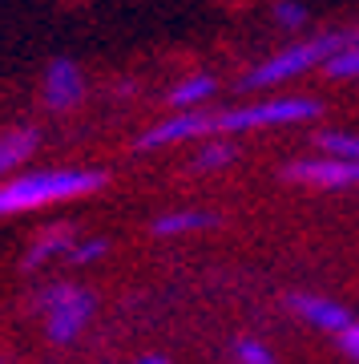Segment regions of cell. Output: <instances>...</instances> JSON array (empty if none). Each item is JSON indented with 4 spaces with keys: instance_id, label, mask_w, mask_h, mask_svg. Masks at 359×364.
<instances>
[{
    "instance_id": "cell-1",
    "label": "cell",
    "mask_w": 359,
    "mask_h": 364,
    "mask_svg": "<svg viewBox=\"0 0 359 364\" xmlns=\"http://www.w3.org/2000/svg\"><path fill=\"white\" fill-rule=\"evenodd\" d=\"M109 170L101 166H69V170H33V174H16V178L0 182V219L9 215H28L40 207H57V203H73V198L101 195Z\"/></svg>"
},
{
    "instance_id": "cell-2",
    "label": "cell",
    "mask_w": 359,
    "mask_h": 364,
    "mask_svg": "<svg viewBox=\"0 0 359 364\" xmlns=\"http://www.w3.org/2000/svg\"><path fill=\"white\" fill-rule=\"evenodd\" d=\"M355 41H359V28H327V33H315V37L299 41V45H287V49H279L275 57L258 61L255 69H246L243 77H238V90L243 93H267V90H275V85H287V81L303 77L311 69H323L335 53L347 49V45H355Z\"/></svg>"
},
{
    "instance_id": "cell-3",
    "label": "cell",
    "mask_w": 359,
    "mask_h": 364,
    "mask_svg": "<svg viewBox=\"0 0 359 364\" xmlns=\"http://www.w3.org/2000/svg\"><path fill=\"white\" fill-rule=\"evenodd\" d=\"M323 114L319 97H263V102H246L234 109L206 114V130L210 134H250V130H275V126H303Z\"/></svg>"
},
{
    "instance_id": "cell-4",
    "label": "cell",
    "mask_w": 359,
    "mask_h": 364,
    "mask_svg": "<svg viewBox=\"0 0 359 364\" xmlns=\"http://www.w3.org/2000/svg\"><path fill=\"white\" fill-rule=\"evenodd\" d=\"M37 312L45 316L49 344H77V336L97 312V299L81 284H49L37 296Z\"/></svg>"
},
{
    "instance_id": "cell-5",
    "label": "cell",
    "mask_w": 359,
    "mask_h": 364,
    "mask_svg": "<svg viewBox=\"0 0 359 364\" xmlns=\"http://www.w3.org/2000/svg\"><path fill=\"white\" fill-rule=\"evenodd\" d=\"M40 97L53 114H69L77 109L81 97H85V77H81V65L69 61V57H53L45 65V77H40Z\"/></svg>"
},
{
    "instance_id": "cell-6",
    "label": "cell",
    "mask_w": 359,
    "mask_h": 364,
    "mask_svg": "<svg viewBox=\"0 0 359 364\" xmlns=\"http://www.w3.org/2000/svg\"><path fill=\"white\" fill-rule=\"evenodd\" d=\"M287 308L303 320V324L319 328V332H339L343 324H351V312H347L343 304H335L327 296H311V291H295V296L287 299Z\"/></svg>"
},
{
    "instance_id": "cell-7",
    "label": "cell",
    "mask_w": 359,
    "mask_h": 364,
    "mask_svg": "<svg viewBox=\"0 0 359 364\" xmlns=\"http://www.w3.org/2000/svg\"><path fill=\"white\" fill-rule=\"evenodd\" d=\"M69 247H73V231H69L65 223L45 227V231L28 243L21 267H25V272H37V267H45V263H53V259H65V255H69Z\"/></svg>"
},
{
    "instance_id": "cell-8",
    "label": "cell",
    "mask_w": 359,
    "mask_h": 364,
    "mask_svg": "<svg viewBox=\"0 0 359 364\" xmlns=\"http://www.w3.org/2000/svg\"><path fill=\"white\" fill-rule=\"evenodd\" d=\"M37 146H40L37 126H13L9 134H0V178L13 174L21 162H28V158L37 154Z\"/></svg>"
},
{
    "instance_id": "cell-9",
    "label": "cell",
    "mask_w": 359,
    "mask_h": 364,
    "mask_svg": "<svg viewBox=\"0 0 359 364\" xmlns=\"http://www.w3.org/2000/svg\"><path fill=\"white\" fill-rule=\"evenodd\" d=\"M214 93H219V81L210 77V73H190L178 85H170L166 105H174V109H194V105H206Z\"/></svg>"
},
{
    "instance_id": "cell-10",
    "label": "cell",
    "mask_w": 359,
    "mask_h": 364,
    "mask_svg": "<svg viewBox=\"0 0 359 364\" xmlns=\"http://www.w3.org/2000/svg\"><path fill=\"white\" fill-rule=\"evenodd\" d=\"M202 150L194 154L190 166L198 170V174H214V170H226L238 162V146L231 142V134H210V138H202Z\"/></svg>"
},
{
    "instance_id": "cell-11",
    "label": "cell",
    "mask_w": 359,
    "mask_h": 364,
    "mask_svg": "<svg viewBox=\"0 0 359 364\" xmlns=\"http://www.w3.org/2000/svg\"><path fill=\"white\" fill-rule=\"evenodd\" d=\"M214 223H219V215H210V210H170V215H158L150 231H154L158 239H174V235L206 231V227H214Z\"/></svg>"
},
{
    "instance_id": "cell-12",
    "label": "cell",
    "mask_w": 359,
    "mask_h": 364,
    "mask_svg": "<svg viewBox=\"0 0 359 364\" xmlns=\"http://www.w3.org/2000/svg\"><path fill=\"white\" fill-rule=\"evenodd\" d=\"M323 73H327L331 81H355V77H359V41L335 53L331 61L323 65Z\"/></svg>"
},
{
    "instance_id": "cell-13",
    "label": "cell",
    "mask_w": 359,
    "mask_h": 364,
    "mask_svg": "<svg viewBox=\"0 0 359 364\" xmlns=\"http://www.w3.org/2000/svg\"><path fill=\"white\" fill-rule=\"evenodd\" d=\"M270 21H275L282 33H295V28L307 25V9H303V0H275V4H270Z\"/></svg>"
},
{
    "instance_id": "cell-14",
    "label": "cell",
    "mask_w": 359,
    "mask_h": 364,
    "mask_svg": "<svg viewBox=\"0 0 359 364\" xmlns=\"http://www.w3.org/2000/svg\"><path fill=\"white\" fill-rule=\"evenodd\" d=\"M109 251V239H101V235H93V239H73V247H69V255L65 259L73 263V267H89V263H97Z\"/></svg>"
},
{
    "instance_id": "cell-15",
    "label": "cell",
    "mask_w": 359,
    "mask_h": 364,
    "mask_svg": "<svg viewBox=\"0 0 359 364\" xmlns=\"http://www.w3.org/2000/svg\"><path fill=\"white\" fill-rule=\"evenodd\" d=\"M319 150L323 154H335V158H351V162H359V134H343V130H327L319 134Z\"/></svg>"
},
{
    "instance_id": "cell-16",
    "label": "cell",
    "mask_w": 359,
    "mask_h": 364,
    "mask_svg": "<svg viewBox=\"0 0 359 364\" xmlns=\"http://www.w3.org/2000/svg\"><path fill=\"white\" fill-rule=\"evenodd\" d=\"M231 352H234V364H275V352L255 336H238L231 344Z\"/></svg>"
},
{
    "instance_id": "cell-17",
    "label": "cell",
    "mask_w": 359,
    "mask_h": 364,
    "mask_svg": "<svg viewBox=\"0 0 359 364\" xmlns=\"http://www.w3.org/2000/svg\"><path fill=\"white\" fill-rule=\"evenodd\" d=\"M335 344H339V352H343L347 360H359V320L355 316H351V324H343L335 332Z\"/></svg>"
},
{
    "instance_id": "cell-18",
    "label": "cell",
    "mask_w": 359,
    "mask_h": 364,
    "mask_svg": "<svg viewBox=\"0 0 359 364\" xmlns=\"http://www.w3.org/2000/svg\"><path fill=\"white\" fill-rule=\"evenodd\" d=\"M133 364H170L166 356H158V352H150V356H141V360H133Z\"/></svg>"
}]
</instances>
